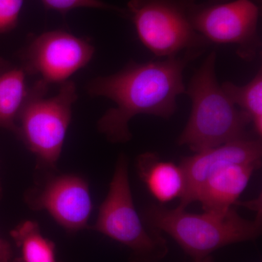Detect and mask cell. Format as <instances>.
<instances>
[{"label":"cell","mask_w":262,"mask_h":262,"mask_svg":"<svg viewBox=\"0 0 262 262\" xmlns=\"http://www.w3.org/2000/svg\"><path fill=\"white\" fill-rule=\"evenodd\" d=\"M89 229L127 246L131 251L130 262H160L168 254L162 232L146 226L136 210L124 155L119 157L107 195L96 223Z\"/></svg>","instance_id":"5b68a950"},{"label":"cell","mask_w":262,"mask_h":262,"mask_svg":"<svg viewBox=\"0 0 262 262\" xmlns=\"http://www.w3.org/2000/svg\"><path fill=\"white\" fill-rule=\"evenodd\" d=\"M215 51L208 54L189 81L185 94L192 101L189 120L177 139L200 152L248 136V115L224 92L215 75Z\"/></svg>","instance_id":"3957f363"},{"label":"cell","mask_w":262,"mask_h":262,"mask_svg":"<svg viewBox=\"0 0 262 262\" xmlns=\"http://www.w3.org/2000/svg\"><path fill=\"white\" fill-rule=\"evenodd\" d=\"M30 92L23 68L0 71V127L16 131L17 120Z\"/></svg>","instance_id":"4fadbf2b"},{"label":"cell","mask_w":262,"mask_h":262,"mask_svg":"<svg viewBox=\"0 0 262 262\" xmlns=\"http://www.w3.org/2000/svg\"><path fill=\"white\" fill-rule=\"evenodd\" d=\"M24 201L34 211H46L68 232L89 229L93 209L88 182L75 174L49 175L24 193Z\"/></svg>","instance_id":"9c48e42d"},{"label":"cell","mask_w":262,"mask_h":262,"mask_svg":"<svg viewBox=\"0 0 262 262\" xmlns=\"http://www.w3.org/2000/svg\"><path fill=\"white\" fill-rule=\"evenodd\" d=\"M194 262H213V258L211 256H208L204 259L201 260V261H194Z\"/></svg>","instance_id":"d6986e66"},{"label":"cell","mask_w":262,"mask_h":262,"mask_svg":"<svg viewBox=\"0 0 262 262\" xmlns=\"http://www.w3.org/2000/svg\"><path fill=\"white\" fill-rule=\"evenodd\" d=\"M25 0H0V35L16 27Z\"/></svg>","instance_id":"e0dca14e"},{"label":"cell","mask_w":262,"mask_h":262,"mask_svg":"<svg viewBox=\"0 0 262 262\" xmlns=\"http://www.w3.org/2000/svg\"><path fill=\"white\" fill-rule=\"evenodd\" d=\"M95 53L87 39L63 30L50 31L37 36L22 53L27 74L39 76L49 84H62L89 64Z\"/></svg>","instance_id":"ba28073f"},{"label":"cell","mask_w":262,"mask_h":262,"mask_svg":"<svg viewBox=\"0 0 262 262\" xmlns=\"http://www.w3.org/2000/svg\"><path fill=\"white\" fill-rule=\"evenodd\" d=\"M261 0H205L196 3L194 28L210 45H234L241 59L253 61L261 48Z\"/></svg>","instance_id":"52a82bcc"},{"label":"cell","mask_w":262,"mask_h":262,"mask_svg":"<svg viewBox=\"0 0 262 262\" xmlns=\"http://www.w3.org/2000/svg\"><path fill=\"white\" fill-rule=\"evenodd\" d=\"M196 0H129L125 14L144 47L163 58L211 46L194 28Z\"/></svg>","instance_id":"8992f818"},{"label":"cell","mask_w":262,"mask_h":262,"mask_svg":"<svg viewBox=\"0 0 262 262\" xmlns=\"http://www.w3.org/2000/svg\"><path fill=\"white\" fill-rule=\"evenodd\" d=\"M13 257L11 246L8 241L0 237V262H10Z\"/></svg>","instance_id":"ac0fdd59"},{"label":"cell","mask_w":262,"mask_h":262,"mask_svg":"<svg viewBox=\"0 0 262 262\" xmlns=\"http://www.w3.org/2000/svg\"><path fill=\"white\" fill-rule=\"evenodd\" d=\"M144 220L151 228L173 237L194 261H201L225 246L254 241L262 229L261 206L256 218L246 220L233 208L225 213H188L177 207L169 209L161 205H150Z\"/></svg>","instance_id":"7a4b0ae2"},{"label":"cell","mask_w":262,"mask_h":262,"mask_svg":"<svg viewBox=\"0 0 262 262\" xmlns=\"http://www.w3.org/2000/svg\"><path fill=\"white\" fill-rule=\"evenodd\" d=\"M222 89L230 101L248 115L256 135H262V70L244 85L226 81Z\"/></svg>","instance_id":"9a60e30c"},{"label":"cell","mask_w":262,"mask_h":262,"mask_svg":"<svg viewBox=\"0 0 262 262\" xmlns=\"http://www.w3.org/2000/svg\"><path fill=\"white\" fill-rule=\"evenodd\" d=\"M5 64L3 63H0V71L2 70V69L3 68V67H4Z\"/></svg>","instance_id":"ffe728a7"},{"label":"cell","mask_w":262,"mask_h":262,"mask_svg":"<svg viewBox=\"0 0 262 262\" xmlns=\"http://www.w3.org/2000/svg\"><path fill=\"white\" fill-rule=\"evenodd\" d=\"M45 8L48 10H55L61 13L67 14L71 10L76 8H94L124 13L125 10L120 9L117 7L107 4L101 0H41Z\"/></svg>","instance_id":"2e32d148"},{"label":"cell","mask_w":262,"mask_h":262,"mask_svg":"<svg viewBox=\"0 0 262 262\" xmlns=\"http://www.w3.org/2000/svg\"><path fill=\"white\" fill-rule=\"evenodd\" d=\"M48 85L39 80L30 88L15 133L35 155L37 168L46 171L56 168L77 99L72 81L61 84L58 94L49 98L46 97Z\"/></svg>","instance_id":"277c9868"},{"label":"cell","mask_w":262,"mask_h":262,"mask_svg":"<svg viewBox=\"0 0 262 262\" xmlns=\"http://www.w3.org/2000/svg\"><path fill=\"white\" fill-rule=\"evenodd\" d=\"M10 235L20 251L16 262H57L56 245L45 237L37 222L27 220L19 224Z\"/></svg>","instance_id":"5bb4252c"},{"label":"cell","mask_w":262,"mask_h":262,"mask_svg":"<svg viewBox=\"0 0 262 262\" xmlns=\"http://www.w3.org/2000/svg\"><path fill=\"white\" fill-rule=\"evenodd\" d=\"M136 168L148 190L159 203L182 196L185 179L180 165L163 161L155 153L146 152L138 158Z\"/></svg>","instance_id":"7c38bea8"},{"label":"cell","mask_w":262,"mask_h":262,"mask_svg":"<svg viewBox=\"0 0 262 262\" xmlns=\"http://www.w3.org/2000/svg\"><path fill=\"white\" fill-rule=\"evenodd\" d=\"M261 163L232 164L215 171L196 190L193 202L206 212L225 213L233 208Z\"/></svg>","instance_id":"8fae6325"},{"label":"cell","mask_w":262,"mask_h":262,"mask_svg":"<svg viewBox=\"0 0 262 262\" xmlns=\"http://www.w3.org/2000/svg\"><path fill=\"white\" fill-rule=\"evenodd\" d=\"M261 138L248 135L222 145L203 150L183 158L180 163L185 179V188L179 208L186 209L206 179L220 169L241 163H261Z\"/></svg>","instance_id":"30bf717a"},{"label":"cell","mask_w":262,"mask_h":262,"mask_svg":"<svg viewBox=\"0 0 262 262\" xmlns=\"http://www.w3.org/2000/svg\"><path fill=\"white\" fill-rule=\"evenodd\" d=\"M2 196V187L1 185H0V198H1Z\"/></svg>","instance_id":"44dd1931"},{"label":"cell","mask_w":262,"mask_h":262,"mask_svg":"<svg viewBox=\"0 0 262 262\" xmlns=\"http://www.w3.org/2000/svg\"><path fill=\"white\" fill-rule=\"evenodd\" d=\"M204 52L188 51L159 61H130L114 75L98 77L88 85L92 96L112 100L97 122L98 130L114 144L132 139L129 122L139 115L169 119L177 110V98L186 93L184 72Z\"/></svg>","instance_id":"6da1fadb"},{"label":"cell","mask_w":262,"mask_h":262,"mask_svg":"<svg viewBox=\"0 0 262 262\" xmlns=\"http://www.w3.org/2000/svg\"><path fill=\"white\" fill-rule=\"evenodd\" d=\"M13 262H16V261H13Z\"/></svg>","instance_id":"7402d4cb"}]
</instances>
